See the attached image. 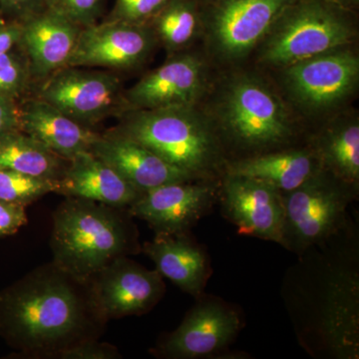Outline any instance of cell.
I'll list each match as a JSON object with an SVG mask.
<instances>
[{"instance_id":"cell-8","label":"cell","mask_w":359,"mask_h":359,"mask_svg":"<svg viewBox=\"0 0 359 359\" xmlns=\"http://www.w3.org/2000/svg\"><path fill=\"white\" fill-rule=\"evenodd\" d=\"M283 84L292 102L309 114L337 109L358 88L359 59L348 46L283 68Z\"/></svg>"},{"instance_id":"cell-6","label":"cell","mask_w":359,"mask_h":359,"mask_svg":"<svg viewBox=\"0 0 359 359\" xmlns=\"http://www.w3.org/2000/svg\"><path fill=\"white\" fill-rule=\"evenodd\" d=\"M358 188L321 168L301 186L283 194V247L297 255L327 242L347 226V208Z\"/></svg>"},{"instance_id":"cell-25","label":"cell","mask_w":359,"mask_h":359,"mask_svg":"<svg viewBox=\"0 0 359 359\" xmlns=\"http://www.w3.org/2000/svg\"><path fill=\"white\" fill-rule=\"evenodd\" d=\"M196 0H170L156 14L149 26L168 52L177 54L187 48L201 28V14Z\"/></svg>"},{"instance_id":"cell-21","label":"cell","mask_w":359,"mask_h":359,"mask_svg":"<svg viewBox=\"0 0 359 359\" xmlns=\"http://www.w3.org/2000/svg\"><path fill=\"white\" fill-rule=\"evenodd\" d=\"M187 236L156 235L142 250L152 259L161 276L198 299L211 276V268L205 250Z\"/></svg>"},{"instance_id":"cell-13","label":"cell","mask_w":359,"mask_h":359,"mask_svg":"<svg viewBox=\"0 0 359 359\" xmlns=\"http://www.w3.org/2000/svg\"><path fill=\"white\" fill-rule=\"evenodd\" d=\"M181 325L157 348L161 358L195 359L219 353L243 327L237 309L214 297H198Z\"/></svg>"},{"instance_id":"cell-5","label":"cell","mask_w":359,"mask_h":359,"mask_svg":"<svg viewBox=\"0 0 359 359\" xmlns=\"http://www.w3.org/2000/svg\"><path fill=\"white\" fill-rule=\"evenodd\" d=\"M349 13L330 0H297L278 16L257 45V60L283 69L348 46L358 35Z\"/></svg>"},{"instance_id":"cell-4","label":"cell","mask_w":359,"mask_h":359,"mask_svg":"<svg viewBox=\"0 0 359 359\" xmlns=\"http://www.w3.org/2000/svg\"><path fill=\"white\" fill-rule=\"evenodd\" d=\"M226 82L212 123L224 152L229 147L245 153V158L290 148L297 129L280 97L252 75Z\"/></svg>"},{"instance_id":"cell-33","label":"cell","mask_w":359,"mask_h":359,"mask_svg":"<svg viewBox=\"0 0 359 359\" xmlns=\"http://www.w3.org/2000/svg\"><path fill=\"white\" fill-rule=\"evenodd\" d=\"M22 25L0 13V56L20 46Z\"/></svg>"},{"instance_id":"cell-23","label":"cell","mask_w":359,"mask_h":359,"mask_svg":"<svg viewBox=\"0 0 359 359\" xmlns=\"http://www.w3.org/2000/svg\"><path fill=\"white\" fill-rule=\"evenodd\" d=\"M311 147L321 166L337 178L358 188L359 122L356 116H341L314 137Z\"/></svg>"},{"instance_id":"cell-26","label":"cell","mask_w":359,"mask_h":359,"mask_svg":"<svg viewBox=\"0 0 359 359\" xmlns=\"http://www.w3.org/2000/svg\"><path fill=\"white\" fill-rule=\"evenodd\" d=\"M58 183L0 168V200L26 207L47 194L55 193Z\"/></svg>"},{"instance_id":"cell-34","label":"cell","mask_w":359,"mask_h":359,"mask_svg":"<svg viewBox=\"0 0 359 359\" xmlns=\"http://www.w3.org/2000/svg\"><path fill=\"white\" fill-rule=\"evenodd\" d=\"M16 129H20L18 103L0 97V137Z\"/></svg>"},{"instance_id":"cell-1","label":"cell","mask_w":359,"mask_h":359,"mask_svg":"<svg viewBox=\"0 0 359 359\" xmlns=\"http://www.w3.org/2000/svg\"><path fill=\"white\" fill-rule=\"evenodd\" d=\"M107 321L89 280L53 262L0 290V339L25 358H53L62 349L98 339Z\"/></svg>"},{"instance_id":"cell-20","label":"cell","mask_w":359,"mask_h":359,"mask_svg":"<svg viewBox=\"0 0 359 359\" xmlns=\"http://www.w3.org/2000/svg\"><path fill=\"white\" fill-rule=\"evenodd\" d=\"M55 193L119 209H128L142 194L90 151L69 160Z\"/></svg>"},{"instance_id":"cell-24","label":"cell","mask_w":359,"mask_h":359,"mask_svg":"<svg viewBox=\"0 0 359 359\" xmlns=\"http://www.w3.org/2000/svg\"><path fill=\"white\" fill-rule=\"evenodd\" d=\"M68 164L69 161L20 129L0 137V168L59 182Z\"/></svg>"},{"instance_id":"cell-17","label":"cell","mask_w":359,"mask_h":359,"mask_svg":"<svg viewBox=\"0 0 359 359\" xmlns=\"http://www.w3.org/2000/svg\"><path fill=\"white\" fill-rule=\"evenodd\" d=\"M90 152L141 193L166 184L198 181L138 142L112 131L99 134Z\"/></svg>"},{"instance_id":"cell-7","label":"cell","mask_w":359,"mask_h":359,"mask_svg":"<svg viewBox=\"0 0 359 359\" xmlns=\"http://www.w3.org/2000/svg\"><path fill=\"white\" fill-rule=\"evenodd\" d=\"M323 273L316 320L309 332L316 334V353L332 358H359V276L355 259L327 261Z\"/></svg>"},{"instance_id":"cell-15","label":"cell","mask_w":359,"mask_h":359,"mask_svg":"<svg viewBox=\"0 0 359 359\" xmlns=\"http://www.w3.org/2000/svg\"><path fill=\"white\" fill-rule=\"evenodd\" d=\"M157 41L148 25L104 20L82 28L68 66L134 69L147 60Z\"/></svg>"},{"instance_id":"cell-14","label":"cell","mask_w":359,"mask_h":359,"mask_svg":"<svg viewBox=\"0 0 359 359\" xmlns=\"http://www.w3.org/2000/svg\"><path fill=\"white\" fill-rule=\"evenodd\" d=\"M97 306L108 320L142 316L162 299L166 287L157 269L120 257L89 280Z\"/></svg>"},{"instance_id":"cell-31","label":"cell","mask_w":359,"mask_h":359,"mask_svg":"<svg viewBox=\"0 0 359 359\" xmlns=\"http://www.w3.org/2000/svg\"><path fill=\"white\" fill-rule=\"evenodd\" d=\"M25 205L0 200V238L9 237L27 224Z\"/></svg>"},{"instance_id":"cell-10","label":"cell","mask_w":359,"mask_h":359,"mask_svg":"<svg viewBox=\"0 0 359 359\" xmlns=\"http://www.w3.org/2000/svg\"><path fill=\"white\" fill-rule=\"evenodd\" d=\"M297 0H212L205 16L212 53L237 62L257 48L271 26Z\"/></svg>"},{"instance_id":"cell-18","label":"cell","mask_w":359,"mask_h":359,"mask_svg":"<svg viewBox=\"0 0 359 359\" xmlns=\"http://www.w3.org/2000/svg\"><path fill=\"white\" fill-rule=\"evenodd\" d=\"M20 47L29 61L32 82L41 83L67 67L82 28L48 9L21 22Z\"/></svg>"},{"instance_id":"cell-3","label":"cell","mask_w":359,"mask_h":359,"mask_svg":"<svg viewBox=\"0 0 359 359\" xmlns=\"http://www.w3.org/2000/svg\"><path fill=\"white\" fill-rule=\"evenodd\" d=\"M111 131L138 142L195 180L218 181L224 175L223 145L212 123L195 106L128 110Z\"/></svg>"},{"instance_id":"cell-22","label":"cell","mask_w":359,"mask_h":359,"mask_svg":"<svg viewBox=\"0 0 359 359\" xmlns=\"http://www.w3.org/2000/svg\"><path fill=\"white\" fill-rule=\"evenodd\" d=\"M321 168L320 158L309 146L230 160L224 167V174L259 180L285 194L301 186Z\"/></svg>"},{"instance_id":"cell-36","label":"cell","mask_w":359,"mask_h":359,"mask_svg":"<svg viewBox=\"0 0 359 359\" xmlns=\"http://www.w3.org/2000/svg\"><path fill=\"white\" fill-rule=\"evenodd\" d=\"M196 1H197V2H202L203 0H196Z\"/></svg>"},{"instance_id":"cell-35","label":"cell","mask_w":359,"mask_h":359,"mask_svg":"<svg viewBox=\"0 0 359 359\" xmlns=\"http://www.w3.org/2000/svg\"><path fill=\"white\" fill-rule=\"evenodd\" d=\"M330 1L334 2L337 6L348 11L358 8L359 4V0H330Z\"/></svg>"},{"instance_id":"cell-9","label":"cell","mask_w":359,"mask_h":359,"mask_svg":"<svg viewBox=\"0 0 359 359\" xmlns=\"http://www.w3.org/2000/svg\"><path fill=\"white\" fill-rule=\"evenodd\" d=\"M39 84L37 98L90 128L127 111L121 80L108 71L67 66Z\"/></svg>"},{"instance_id":"cell-27","label":"cell","mask_w":359,"mask_h":359,"mask_svg":"<svg viewBox=\"0 0 359 359\" xmlns=\"http://www.w3.org/2000/svg\"><path fill=\"white\" fill-rule=\"evenodd\" d=\"M32 84L29 61L20 46L0 56V97L20 103Z\"/></svg>"},{"instance_id":"cell-2","label":"cell","mask_w":359,"mask_h":359,"mask_svg":"<svg viewBox=\"0 0 359 359\" xmlns=\"http://www.w3.org/2000/svg\"><path fill=\"white\" fill-rule=\"evenodd\" d=\"M128 209L79 198H66L53 212V263L82 280L120 257L139 252Z\"/></svg>"},{"instance_id":"cell-11","label":"cell","mask_w":359,"mask_h":359,"mask_svg":"<svg viewBox=\"0 0 359 359\" xmlns=\"http://www.w3.org/2000/svg\"><path fill=\"white\" fill-rule=\"evenodd\" d=\"M219 181L179 182L142 193L128 208L156 235H183L218 203Z\"/></svg>"},{"instance_id":"cell-28","label":"cell","mask_w":359,"mask_h":359,"mask_svg":"<svg viewBox=\"0 0 359 359\" xmlns=\"http://www.w3.org/2000/svg\"><path fill=\"white\" fill-rule=\"evenodd\" d=\"M44 4L48 11L85 28L98 23L105 0H44Z\"/></svg>"},{"instance_id":"cell-16","label":"cell","mask_w":359,"mask_h":359,"mask_svg":"<svg viewBox=\"0 0 359 359\" xmlns=\"http://www.w3.org/2000/svg\"><path fill=\"white\" fill-rule=\"evenodd\" d=\"M207 67L196 54H174L124 92L127 111L195 106L204 93Z\"/></svg>"},{"instance_id":"cell-30","label":"cell","mask_w":359,"mask_h":359,"mask_svg":"<svg viewBox=\"0 0 359 359\" xmlns=\"http://www.w3.org/2000/svg\"><path fill=\"white\" fill-rule=\"evenodd\" d=\"M58 359H119L122 358L116 346L98 339H88L62 349L54 355Z\"/></svg>"},{"instance_id":"cell-29","label":"cell","mask_w":359,"mask_h":359,"mask_svg":"<svg viewBox=\"0 0 359 359\" xmlns=\"http://www.w3.org/2000/svg\"><path fill=\"white\" fill-rule=\"evenodd\" d=\"M170 0H115L106 21H121L131 25H149Z\"/></svg>"},{"instance_id":"cell-19","label":"cell","mask_w":359,"mask_h":359,"mask_svg":"<svg viewBox=\"0 0 359 359\" xmlns=\"http://www.w3.org/2000/svg\"><path fill=\"white\" fill-rule=\"evenodd\" d=\"M18 121L20 131L68 161L90 151L99 136L37 97L18 103Z\"/></svg>"},{"instance_id":"cell-12","label":"cell","mask_w":359,"mask_h":359,"mask_svg":"<svg viewBox=\"0 0 359 359\" xmlns=\"http://www.w3.org/2000/svg\"><path fill=\"white\" fill-rule=\"evenodd\" d=\"M224 217L241 235L282 245L285 226L283 194L268 183L249 177L224 174L219 199Z\"/></svg>"},{"instance_id":"cell-32","label":"cell","mask_w":359,"mask_h":359,"mask_svg":"<svg viewBox=\"0 0 359 359\" xmlns=\"http://www.w3.org/2000/svg\"><path fill=\"white\" fill-rule=\"evenodd\" d=\"M46 9L44 0H0V13L20 22Z\"/></svg>"}]
</instances>
